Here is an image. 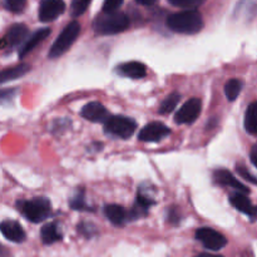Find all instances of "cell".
Wrapping results in <instances>:
<instances>
[{"instance_id":"cell-1","label":"cell","mask_w":257,"mask_h":257,"mask_svg":"<svg viewBox=\"0 0 257 257\" xmlns=\"http://www.w3.org/2000/svg\"><path fill=\"white\" fill-rule=\"evenodd\" d=\"M167 27L180 34H196L203 28L202 15L197 10H183L167 18Z\"/></svg>"},{"instance_id":"cell-2","label":"cell","mask_w":257,"mask_h":257,"mask_svg":"<svg viewBox=\"0 0 257 257\" xmlns=\"http://www.w3.org/2000/svg\"><path fill=\"white\" fill-rule=\"evenodd\" d=\"M130 28V19L124 13H102L93 22V29L98 35H114Z\"/></svg>"},{"instance_id":"cell-3","label":"cell","mask_w":257,"mask_h":257,"mask_svg":"<svg viewBox=\"0 0 257 257\" xmlns=\"http://www.w3.org/2000/svg\"><path fill=\"white\" fill-rule=\"evenodd\" d=\"M18 208L27 220L34 223L47 220L52 213L50 201L45 197H35L28 201H19Z\"/></svg>"},{"instance_id":"cell-4","label":"cell","mask_w":257,"mask_h":257,"mask_svg":"<svg viewBox=\"0 0 257 257\" xmlns=\"http://www.w3.org/2000/svg\"><path fill=\"white\" fill-rule=\"evenodd\" d=\"M80 33V25L78 22H72L63 29L59 37L57 38L54 43H53L52 48L49 50V58L50 59H57V58L62 57L65 52L69 50V48L74 44L77 38L79 37Z\"/></svg>"},{"instance_id":"cell-5","label":"cell","mask_w":257,"mask_h":257,"mask_svg":"<svg viewBox=\"0 0 257 257\" xmlns=\"http://www.w3.org/2000/svg\"><path fill=\"white\" fill-rule=\"evenodd\" d=\"M105 133L113 136V137L128 140L135 135L137 130V123L132 118L124 117V115H110L104 123Z\"/></svg>"},{"instance_id":"cell-6","label":"cell","mask_w":257,"mask_h":257,"mask_svg":"<svg viewBox=\"0 0 257 257\" xmlns=\"http://www.w3.org/2000/svg\"><path fill=\"white\" fill-rule=\"evenodd\" d=\"M196 238L205 246L207 250L218 251L227 245V238L222 233L210 227L198 228L196 231Z\"/></svg>"},{"instance_id":"cell-7","label":"cell","mask_w":257,"mask_h":257,"mask_svg":"<svg viewBox=\"0 0 257 257\" xmlns=\"http://www.w3.org/2000/svg\"><path fill=\"white\" fill-rule=\"evenodd\" d=\"M202 109V102L198 98H191L182 107L180 108L175 115V120L178 124H190L193 123L201 114Z\"/></svg>"},{"instance_id":"cell-8","label":"cell","mask_w":257,"mask_h":257,"mask_svg":"<svg viewBox=\"0 0 257 257\" xmlns=\"http://www.w3.org/2000/svg\"><path fill=\"white\" fill-rule=\"evenodd\" d=\"M28 28L24 24H13L0 39V49H13L27 40Z\"/></svg>"},{"instance_id":"cell-9","label":"cell","mask_w":257,"mask_h":257,"mask_svg":"<svg viewBox=\"0 0 257 257\" xmlns=\"http://www.w3.org/2000/svg\"><path fill=\"white\" fill-rule=\"evenodd\" d=\"M171 130L161 122H153L145 125L141 130L138 138L142 142H160L163 138L170 136Z\"/></svg>"},{"instance_id":"cell-10","label":"cell","mask_w":257,"mask_h":257,"mask_svg":"<svg viewBox=\"0 0 257 257\" xmlns=\"http://www.w3.org/2000/svg\"><path fill=\"white\" fill-rule=\"evenodd\" d=\"M65 3L63 0H42L39 7V19L49 23L59 18L64 13Z\"/></svg>"},{"instance_id":"cell-11","label":"cell","mask_w":257,"mask_h":257,"mask_svg":"<svg viewBox=\"0 0 257 257\" xmlns=\"http://www.w3.org/2000/svg\"><path fill=\"white\" fill-rule=\"evenodd\" d=\"M82 117L93 123H105L110 114L102 103L90 102L83 107Z\"/></svg>"},{"instance_id":"cell-12","label":"cell","mask_w":257,"mask_h":257,"mask_svg":"<svg viewBox=\"0 0 257 257\" xmlns=\"http://www.w3.org/2000/svg\"><path fill=\"white\" fill-rule=\"evenodd\" d=\"M152 205H155V200L148 193L140 191L137 193V196H136L135 206L131 210V212L128 213V218H131V220H137L140 217H145Z\"/></svg>"},{"instance_id":"cell-13","label":"cell","mask_w":257,"mask_h":257,"mask_svg":"<svg viewBox=\"0 0 257 257\" xmlns=\"http://www.w3.org/2000/svg\"><path fill=\"white\" fill-rule=\"evenodd\" d=\"M213 180H215V182L218 183V185L226 186V187H232L241 193H248V191H250L243 183H241L230 171L223 170V168L216 170L215 172H213Z\"/></svg>"},{"instance_id":"cell-14","label":"cell","mask_w":257,"mask_h":257,"mask_svg":"<svg viewBox=\"0 0 257 257\" xmlns=\"http://www.w3.org/2000/svg\"><path fill=\"white\" fill-rule=\"evenodd\" d=\"M0 232L7 240L12 242H23L25 240V232L19 222L12 220H5L0 223Z\"/></svg>"},{"instance_id":"cell-15","label":"cell","mask_w":257,"mask_h":257,"mask_svg":"<svg viewBox=\"0 0 257 257\" xmlns=\"http://www.w3.org/2000/svg\"><path fill=\"white\" fill-rule=\"evenodd\" d=\"M230 202L233 207L237 208V210L241 211L242 213H245V215L248 216L252 221L256 218V207L252 205V202L248 200L247 196H246L245 193H233V195L230 196Z\"/></svg>"},{"instance_id":"cell-16","label":"cell","mask_w":257,"mask_h":257,"mask_svg":"<svg viewBox=\"0 0 257 257\" xmlns=\"http://www.w3.org/2000/svg\"><path fill=\"white\" fill-rule=\"evenodd\" d=\"M115 70L123 77L133 78V79H140V78L146 77V74H147V68L140 62L123 63V64L118 65Z\"/></svg>"},{"instance_id":"cell-17","label":"cell","mask_w":257,"mask_h":257,"mask_svg":"<svg viewBox=\"0 0 257 257\" xmlns=\"http://www.w3.org/2000/svg\"><path fill=\"white\" fill-rule=\"evenodd\" d=\"M49 35H50L49 28H43V29H39L35 33H33L29 38H27V40H25L24 44H23L22 49H20L19 52V57L24 58L25 55L29 54V53L37 47V45H39L40 43H42L44 39H47Z\"/></svg>"},{"instance_id":"cell-18","label":"cell","mask_w":257,"mask_h":257,"mask_svg":"<svg viewBox=\"0 0 257 257\" xmlns=\"http://www.w3.org/2000/svg\"><path fill=\"white\" fill-rule=\"evenodd\" d=\"M30 70V65L27 63H22L19 65H15V67L8 68L0 72V84H4V83L12 82V80L19 79L23 75L27 74Z\"/></svg>"},{"instance_id":"cell-19","label":"cell","mask_w":257,"mask_h":257,"mask_svg":"<svg viewBox=\"0 0 257 257\" xmlns=\"http://www.w3.org/2000/svg\"><path fill=\"white\" fill-rule=\"evenodd\" d=\"M104 215L107 216L108 220L115 226L124 225L125 221L128 220V213L125 212L124 208L119 205L104 206Z\"/></svg>"},{"instance_id":"cell-20","label":"cell","mask_w":257,"mask_h":257,"mask_svg":"<svg viewBox=\"0 0 257 257\" xmlns=\"http://www.w3.org/2000/svg\"><path fill=\"white\" fill-rule=\"evenodd\" d=\"M40 236H42V241L44 245H52V243L62 240L63 237L62 232H60L59 227L55 222H49L43 226Z\"/></svg>"},{"instance_id":"cell-21","label":"cell","mask_w":257,"mask_h":257,"mask_svg":"<svg viewBox=\"0 0 257 257\" xmlns=\"http://www.w3.org/2000/svg\"><path fill=\"white\" fill-rule=\"evenodd\" d=\"M245 130L250 135H256V102H252L247 107L245 113Z\"/></svg>"},{"instance_id":"cell-22","label":"cell","mask_w":257,"mask_h":257,"mask_svg":"<svg viewBox=\"0 0 257 257\" xmlns=\"http://www.w3.org/2000/svg\"><path fill=\"white\" fill-rule=\"evenodd\" d=\"M180 99L181 95L178 94V93H172V94L167 95V97L165 98V100L161 103L158 113H160V114H170V113L173 112L175 108L177 107Z\"/></svg>"},{"instance_id":"cell-23","label":"cell","mask_w":257,"mask_h":257,"mask_svg":"<svg viewBox=\"0 0 257 257\" xmlns=\"http://www.w3.org/2000/svg\"><path fill=\"white\" fill-rule=\"evenodd\" d=\"M242 85L243 83L240 79H236V78L228 80L225 85V94L227 99L231 100V102L237 99V97L241 93V89H242Z\"/></svg>"},{"instance_id":"cell-24","label":"cell","mask_w":257,"mask_h":257,"mask_svg":"<svg viewBox=\"0 0 257 257\" xmlns=\"http://www.w3.org/2000/svg\"><path fill=\"white\" fill-rule=\"evenodd\" d=\"M70 207L75 211H90L84 201V192L83 191H77L75 192V195L70 200Z\"/></svg>"},{"instance_id":"cell-25","label":"cell","mask_w":257,"mask_h":257,"mask_svg":"<svg viewBox=\"0 0 257 257\" xmlns=\"http://www.w3.org/2000/svg\"><path fill=\"white\" fill-rule=\"evenodd\" d=\"M90 2L92 0H73L72 5H70V13H72V17L78 18L80 15L84 14L85 10L89 7Z\"/></svg>"},{"instance_id":"cell-26","label":"cell","mask_w":257,"mask_h":257,"mask_svg":"<svg viewBox=\"0 0 257 257\" xmlns=\"http://www.w3.org/2000/svg\"><path fill=\"white\" fill-rule=\"evenodd\" d=\"M173 7L182 8L186 10H195L196 8L201 7L206 0H168Z\"/></svg>"},{"instance_id":"cell-27","label":"cell","mask_w":257,"mask_h":257,"mask_svg":"<svg viewBox=\"0 0 257 257\" xmlns=\"http://www.w3.org/2000/svg\"><path fill=\"white\" fill-rule=\"evenodd\" d=\"M27 5V0H5V7L13 13H22Z\"/></svg>"},{"instance_id":"cell-28","label":"cell","mask_w":257,"mask_h":257,"mask_svg":"<svg viewBox=\"0 0 257 257\" xmlns=\"http://www.w3.org/2000/svg\"><path fill=\"white\" fill-rule=\"evenodd\" d=\"M123 4V0H104L103 3V13H114L118 12Z\"/></svg>"},{"instance_id":"cell-29","label":"cell","mask_w":257,"mask_h":257,"mask_svg":"<svg viewBox=\"0 0 257 257\" xmlns=\"http://www.w3.org/2000/svg\"><path fill=\"white\" fill-rule=\"evenodd\" d=\"M18 90L15 88H12V89H4L0 90V104H4V103L12 102L14 99V97L17 95Z\"/></svg>"},{"instance_id":"cell-30","label":"cell","mask_w":257,"mask_h":257,"mask_svg":"<svg viewBox=\"0 0 257 257\" xmlns=\"http://www.w3.org/2000/svg\"><path fill=\"white\" fill-rule=\"evenodd\" d=\"M78 231H79L83 236H85V237H92V236L95 235V232H97V227L90 225V223H80V225L78 226Z\"/></svg>"},{"instance_id":"cell-31","label":"cell","mask_w":257,"mask_h":257,"mask_svg":"<svg viewBox=\"0 0 257 257\" xmlns=\"http://www.w3.org/2000/svg\"><path fill=\"white\" fill-rule=\"evenodd\" d=\"M236 171H237L238 172V175L241 176V177L242 178H245V180H247V181H250L251 183H253V185H256V177L253 175H251L250 172H248L247 170H246L245 167H243L242 165H237L236 166Z\"/></svg>"},{"instance_id":"cell-32","label":"cell","mask_w":257,"mask_h":257,"mask_svg":"<svg viewBox=\"0 0 257 257\" xmlns=\"http://www.w3.org/2000/svg\"><path fill=\"white\" fill-rule=\"evenodd\" d=\"M168 222H171L172 225H178L181 222V215H180V210L176 207L170 208L168 211V217H167Z\"/></svg>"},{"instance_id":"cell-33","label":"cell","mask_w":257,"mask_h":257,"mask_svg":"<svg viewBox=\"0 0 257 257\" xmlns=\"http://www.w3.org/2000/svg\"><path fill=\"white\" fill-rule=\"evenodd\" d=\"M250 160H251V163H252L255 167H257V146L255 145L252 147V150H251V153H250Z\"/></svg>"},{"instance_id":"cell-34","label":"cell","mask_w":257,"mask_h":257,"mask_svg":"<svg viewBox=\"0 0 257 257\" xmlns=\"http://www.w3.org/2000/svg\"><path fill=\"white\" fill-rule=\"evenodd\" d=\"M136 2L141 5H145V7H151V5L155 4L157 0H136Z\"/></svg>"},{"instance_id":"cell-35","label":"cell","mask_w":257,"mask_h":257,"mask_svg":"<svg viewBox=\"0 0 257 257\" xmlns=\"http://www.w3.org/2000/svg\"><path fill=\"white\" fill-rule=\"evenodd\" d=\"M196 257H223V256L212 255V253H200V255H197Z\"/></svg>"},{"instance_id":"cell-36","label":"cell","mask_w":257,"mask_h":257,"mask_svg":"<svg viewBox=\"0 0 257 257\" xmlns=\"http://www.w3.org/2000/svg\"><path fill=\"white\" fill-rule=\"evenodd\" d=\"M2 251H3V248H2V246H0V255H2Z\"/></svg>"}]
</instances>
